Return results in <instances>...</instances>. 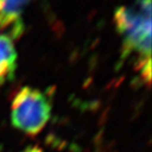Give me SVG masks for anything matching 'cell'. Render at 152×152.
I'll return each mask as SVG.
<instances>
[{
    "instance_id": "277c9868",
    "label": "cell",
    "mask_w": 152,
    "mask_h": 152,
    "mask_svg": "<svg viewBox=\"0 0 152 152\" xmlns=\"http://www.w3.org/2000/svg\"><path fill=\"white\" fill-rule=\"evenodd\" d=\"M17 70V51L12 37L0 34V85L12 81Z\"/></svg>"
},
{
    "instance_id": "5b68a950",
    "label": "cell",
    "mask_w": 152,
    "mask_h": 152,
    "mask_svg": "<svg viewBox=\"0 0 152 152\" xmlns=\"http://www.w3.org/2000/svg\"><path fill=\"white\" fill-rule=\"evenodd\" d=\"M20 152H43V150L37 146H30V147H26V149L21 150Z\"/></svg>"
},
{
    "instance_id": "7a4b0ae2",
    "label": "cell",
    "mask_w": 152,
    "mask_h": 152,
    "mask_svg": "<svg viewBox=\"0 0 152 152\" xmlns=\"http://www.w3.org/2000/svg\"><path fill=\"white\" fill-rule=\"evenodd\" d=\"M50 99L38 89L23 87L17 92L11 108L12 125L22 132L35 135L51 118Z\"/></svg>"
},
{
    "instance_id": "3957f363",
    "label": "cell",
    "mask_w": 152,
    "mask_h": 152,
    "mask_svg": "<svg viewBox=\"0 0 152 152\" xmlns=\"http://www.w3.org/2000/svg\"><path fill=\"white\" fill-rule=\"evenodd\" d=\"M31 0H0V30L9 28L11 37L23 32L21 15Z\"/></svg>"
},
{
    "instance_id": "6da1fadb",
    "label": "cell",
    "mask_w": 152,
    "mask_h": 152,
    "mask_svg": "<svg viewBox=\"0 0 152 152\" xmlns=\"http://www.w3.org/2000/svg\"><path fill=\"white\" fill-rule=\"evenodd\" d=\"M114 21L123 39L121 57L137 54V66L151 61V0H136L130 7H117Z\"/></svg>"
}]
</instances>
